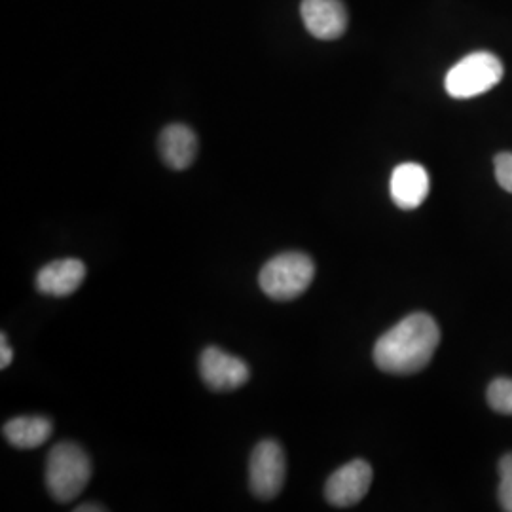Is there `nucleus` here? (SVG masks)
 Instances as JSON below:
<instances>
[{
  "label": "nucleus",
  "mask_w": 512,
  "mask_h": 512,
  "mask_svg": "<svg viewBox=\"0 0 512 512\" xmlns=\"http://www.w3.org/2000/svg\"><path fill=\"white\" fill-rule=\"evenodd\" d=\"M439 342L437 321L427 313H412L376 342L374 361L389 374H416L431 363Z\"/></svg>",
  "instance_id": "f257e3e1"
},
{
  "label": "nucleus",
  "mask_w": 512,
  "mask_h": 512,
  "mask_svg": "<svg viewBox=\"0 0 512 512\" xmlns=\"http://www.w3.org/2000/svg\"><path fill=\"white\" fill-rule=\"evenodd\" d=\"M92 478V461L74 442H59L46 461V488L57 503H71Z\"/></svg>",
  "instance_id": "f03ea898"
},
{
  "label": "nucleus",
  "mask_w": 512,
  "mask_h": 512,
  "mask_svg": "<svg viewBox=\"0 0 512 512\" xmlns=\"http://www.w3.org/2000/svg\"><path fill=\"white\" fill-rule=\"evenodd\" d=\"M315 277V264L304 253H283L268 260L260 275V289L270 298L287 302L306 293Z\"/></svg>",
  "instance_id": "7ed1b4c3"
},
{
  "label": "nucleus",
  "mask_w": 512,
  "mask_h": 512,
  "mask_svg": "<svg viewBox=\"0 0 512 512\" xmlns=\"http://www.w3.org/2000/svg\"><path fill=\"white\" fill-rule=\"evenodd\" d=\"M503 78V63L490 52H475L456 63L444 80L446 92L454 99H471L490 92Z\"/></svg>",
  "instance_id": "20e7f679"
},
{
  "label": "nucleus",
  "mask_w": 512,
  "mask_h": 512,
  "mask_svg": "<svg viewBox=\"0 0 512 512\" xmlns=\"http://www.w3.org/2000/svg\"><path fill=\"white\" fill-rule=\"evenodd\" d=\"M287 475L283 446L275 440L256 444L249 459V486L258 499L270 501L281 492Z\"/></svg>",
  "instance_id": "39448f33"
},
{
  "label": "nucleus",
  "mask_w": 512,
  "mask_h": 512,
  "mask_svg": "<svg viewBox=\"0 0 512 512\" xmlns=\"http://www.w3.org/2000/svg\"><path fill=\"white\" fill-rule=\"evenodd\" d=\"M372 476V467L366 461L353 459L330 475L325 484V497L338 509L353 507L368 494Z\"/></svg>",
  "instance_id": "423d86ee"
},
{
  "label": "nucleus",
  "mask_w": 512,
  "mask_h": 512,
  "mask_svg": "<svg viewBox=\"0 0 512 512\" xmlns=\"http://www.w3.org/2000/svg\"><path fill=\"white\" fill-rule=\"evenodd\" d=\"M203 382L215 391H234L249 382L251 370L245 361L220 348H207L200 357Z\"/></svg>",
  "instance_id": "0eeeda50"
},
{
  "label": "nucleus",
  "mask_w": 512,
  "mask_h": 512,
  "mask_svg": "<svg viewBox=\"0 0 512 512\" xmlns=\"http://www.w3.org/2000/svg\"><path fill=\"white\" fill-rule=\"evenodd\" d=\"M300 14L311 37L336 40L346 33L348 12L340 0H302Z\"/></svg>",
  "instance_id": "6e6552de"
},
{
  "label": "nucleus",
  "mask_w": 512,
  "mask_h": 512,
  "mask_svg": "<svg viewBox=\"0 0 512 512\" xmlns=\"http://www.w3.org/2000/svg\"><path fill=\"white\" fill-rule=\"evenodd\" d=\"M429 188H431L429 175L425 167L420 164L397 165L389 184L393 202L404 211L418 209L429 196Z\"/></svg>",
  "instance_id": "1a4fd4ad"
},
{
  "label": "nucleus",
  "mask_w": 512,
  "mask_h": 512,
  "mask_svg": "<svg viewBox=\"0 0 512 512\" xmlns=\"http://www.w3.org/2000/svg\"><path fill=\"white\" fill-rule=\"evenodd\" d=\"M86 279V266L78 258H63L46 264L37 275V289L48 296H69Z\"/></svg>",
  "instance_id": "9d476101"
},
{
  "label": "nucleus",
  "mask_w": 512,
  "mask_h": 512,
  "mask_svg": "<svg viewBox=\"0 0 512 512\" xmlns=\"http://www.w3.org/2000/svg\"><path fill=\"white\" fill-rule=\"evenodd\" d=\"M158 148L167 167L175 171H184L196 160L198 137L184 124H171L162 131Z\"/></svg>",
  "instance_id": "9b49d317"
},
{
  "label": "nucleus",
  "mask_w": 512,
  "mask_h": 512,
  "mask_svg": "<svg viewBox=\"0 0 512 512\" xmlns=\"http://www.w3.org/2000/svg\"><path fill=\"white\" fill-rule=\"evenodd\" d=\"M54 425L42 416H23L4 423V439L21 450H33L52 437Z\"/></svg>",
  "instance_id": "f8f14e48"
},
{
  "label": "nucleus",
  "mask_w": 512,
  "mask_h": 512,
  "mask_svg": "<svg viewBox=\"0 0 512 512\" xmlns=\"http://www.w3.org/2000/svg\"><path fill=\"white\" fill-rule=\"evenodd\" d=\"M488 403L499 414L512 416V380L497 378L488 387Z\"/></svg>",
  "instance_id": "ddd939ff"
},
{
  "label": "nucleus",
  "mask_w": 512,
  "mask_h": 512,
  "mask_svg": "<svg viewBox=\"0 0 512 512\" xmlns=\"http://www.w3.org/2000/svg\"><path fill=\"white\" fill-rule=\"evenodd\" d=\"M499 503L503 511L512 512V454L503 456L499 461Z\"/></svg>",
  "instance_id": "4468645a"
},
{
  "label": "nucleus",
  "mask_w": 512,
  "mask_h": 512,
  "mask_svg": "<svg viewBox=\"0 0 512 512\" xmlns=\"http://www.w3.org/2000/svg\"><path fill=\"white\" fill-rule=\"evenodd\" d=\"M495 177L503 190L512 194V154L501 152L495 156Z\"/></svg>",
  "instance_id": "2eb2a0df"
},
{
  "label": "nucleus",
  "mask_w": 512,
  "mask_h": 512,
  "mask_svg": "<svg viewBox=\"0 0 512 512\" xmlns=\"http://www.w3.org/2000/svg\"><path fill=\"white\" fill-rule=\"evenodd\" d=\"M12 359H14V353H12V348L8 346V338H6V334H2L0 336V368H8Z\"/></svg>",
  "instance_id": "dca6fc26"
},
{
  "label": "nucleus",
  "mask_w": 512,
  "mask_h": 512,
  "mask_svg": "<svg viewBox=\"0 0 512 512\" xmlns=\"http://www.w3.org/2000/svg\"><path fill=\"white\" fill-rule=\"evenodd\" d=\"M74 511H76V512H90V511L103 512V511H107V509H105V507H101V505H95V503H88V505H82V507H76V509H74Z\"/></svg>",
  "instance_id": "f3484780"
}]
</instances>
